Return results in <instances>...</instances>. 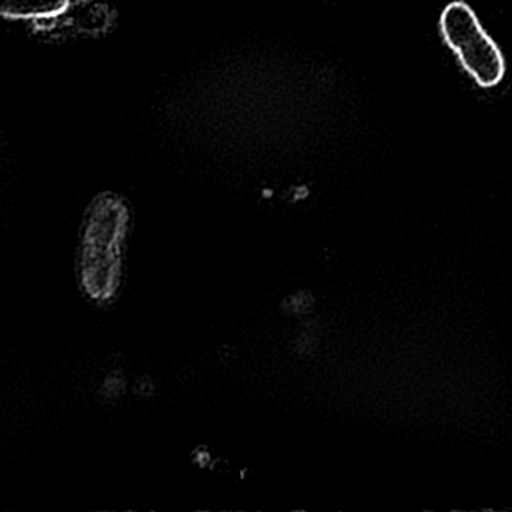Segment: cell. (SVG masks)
I'll list each match as a JSON object with an SVG mask.
<instances>
[{"label":"cell","instance_id":"7a4b0ae2","mask_svg":"<svg viewBox=\"0 0 512 512\" xmlns=\"http://www.w3.org/2000/svg\"><path fill=\"white\" fill-rule=\"evenodd\" d=\"M70 0H2L0 13L11 20H46L61 16Z\"/></svg>","mask_w":512,"mask_h":512},{"label":"cell","instance_id":"6da1fadb","mask_svg":"<svg viewBox=\"0 0 512 512\" xmlns=\"http://www.w3.org/2000/svg\"><path fill=\"white\" fill-rule=\"evenodd\" d=\"M446 44L454 50L464 70L482 88H493L505 76V61L494 41L485 34L469 5L454 2L440 17Z\"/></svg>","mask_w":512,"mask_h":512}]
</instances>
